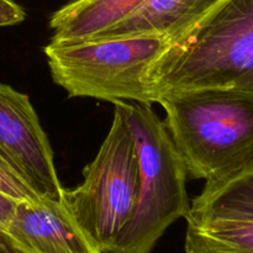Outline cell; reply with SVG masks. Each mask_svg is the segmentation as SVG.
Returning a JSON list of instances; mask_svg holds the SVG:
<instances>
[{"instance_id": "6da1fadb", "label": "cell", "mask_w": 253, "mask_h": 253, "mask_svg": "<svg viewBox=\"0 0 253 253\" xmlns=\"http://www.w3.org/2000/svg\"><path fill=\"white\" fill-rule=\"evenodd\" d=\"M157 103L188 177L220 179L253 157V94L207 88L162 94Z\"/></svg>"}, {"instance_id": "7a4b0ae2", "label": "cell", "mask_w": 253, "mask_h": 253, "mask_svg": "<svg viewBox=\"0 0 253 253\" xmlns=\"http://www.w3.org/2000/svg\"><path fill=\"white\" fill-rule=\"evenodd\" d=\"M253 76V0H220L169 41L152 67L156 98L232 88Z\"/></svg>"}, {"instance_id": "3957f363", "label": "cell", "mask_w": 253, "mask_h": 253, "mask_svg": "<svg viewBox=\"0 0 253 253\" xmlns=\"http://www.w3.org/2000/svg\"><path fill=\"white\" fill-rule=\"evenodd\" d=\"M114 105L135 137L140 185L135 214L108 253H151L168 227L189 214L188 175L165 121L150 104Z\"/></svg>"}, {"instance_id": "277c9868", "label": "cell", "mask_w": 253, "mask_h": 253, "mask_svg": "<svg viewBox=\"0 0 253 253\" xmlns=\"http://www.w3.org/2000/svg\"><path fill=\"white\" fill-rule=\"evenodd\" d=\"M169 41L158 36L49 42L43 48L52 79L69 96L157 103L150 73Z\"/></svg>"}, {"instance_id": "5b68a950", "label": "cell", "mask_w": 253, "mask_h": 253, "mask_svg": "<svg viewBox=\"0 0 253 253\" xmlns=\"http://www.w3.org/2000/svg\"><path fill=\"white\" fill-rule=\"evenodd\" d=\"M83 175L79 187L63 188V202L96 249L108 253L135 214L140 185L135 137L116 109L109 133Z\"/></svg>"}, {"instance_id": "8992f818", "label": "cell", "mask_w": 253, "mask_h": 253, "mask_svg": "<svg viewBox=\"0 0 253 253\" xmlns=\"http://www.w3.org/2000/svg\"><path fill=\"white\" fill-rule=\"evenodd\" d=\"M0 161L37 195L62 202L53 151L26 94L0 83Z\"/></svg>"}, {"instance_id": "52a82bcc", "label": "cell", "mask_w": 253, "mask_h": 253, "mask_svg": "<svg viewBox=\"0 0 253 253\" xmlns=\"http://www.w3.org/2000/svg\"><path fill=\"white\" fill-rule=\"evenodd\" d=\"M5 231L24 253H101L63 200L17 203Z\"/></svg>"}, {"instance_id": "ba28073f", "label": "cell", "mask_w": 253, "mask_h": 253, "mask_svg": "<svg viewBox=\"0 0 253 253\" xmlns=\"http://www.w3.org/2000/svg\"><path fill=\"white\" fill-rule=\"evenodd\" d=\"M219 1L220 0H145L130 16L88 40L158 36L170 41Z\"/></svg>"}, {"instance_id": "9c48e42d", "label": "cell", "mask_w": 253, "mask_h": 253, "mask_svg": "<svg viewBox=\"0 0 253 253\" xmlns=\"http://www.w3.org/2000/svg\"><path fill=\"white\" fill-rule=\"evenodd\" d=\"M143 2L145 0H74L52 14L51 42L85 41L130 16Z\"/></svg>"}, {"instance_id": "30bf717a", "label": "cell", "mask_w": 253, "mask_h": 253, "mask_svg": "<svg viewBox=\"0 0 253 253\" xmlns=\"http://www.w3.org/2000/svg\"><path fill=\"white\" fill-rule=\"evenodd\" d=\"M212 219L253 221V157L226 177L207 182L199 197L190 203L185 220Z\"/></svg>"}, {"instance_id": "8fae6325", "label": "cell", "mask_w": 253, "mask_h": 253, "mask_svg": "<svg viewBox=\"0 0 253 253\" xmlns=\"http://www.w3.org/2000/svg\"><path fill=\"white\" fill-rule=\"evenodd\" d=\"M185 253H253V221L187 220Z\"/></svg>"}, {"instance_id": "7c38bea8", "label": "cell", "mask_w": 253, "mask_h": 253, "mask_svg": "<svg viewBox=\"0 0 253 253\" xmlns=\"http://www.w3.org/2000/svg\"><path fill=\"white\" fill-rule=\"evenodd\" d=\"M0 192L19 203L36 202L42 199L1 161H0Z\"/></svg>"}, {"instance_id": "4fadbf2b", "label": "cell", "mask_w": 253, "mask_h": 253, "mask_svg": "<svg viewBox=\"0 0 253 253\" xmlns=\"http://www.w3.org/2000/svg\"><path fill=\"white\" fill-rule=\"evenodd\" d=\"M26 19V12L12 0H0V27L12 26Z\"/></svg>"}, {"instance_id": "5bb4252c", "label": "cell", "mask_w": 253, "mask_h": 253, "mask_svg": "<svg viewBox=\"0 0 253 253\" xmlns=\"http://www.w3.org/2000/svg\"><path fill=\"white\" fill-rule=\"evenodd\" d=\"M17 203L19 202L0 192V229H6L7 224L14 215Z\"/></svg>"}, {"instance_id": "9a60e30c", "label": "cell", "mask_w": 253, "mask_h": 253, "mask_svg": "<svg viewBox=\"0 0 253 253\" xmlns=\"http://www.w3.org/2000/svg\"><path fill=\"white\" fill-rule=\"evenodd\" d=\"M0 253H21L5 230L0 229Z\"/></svg>"}, {"instance_id": "2e32d148", "label": "cell", "mask_w": 253, "mask_h": 253, "mask_svg": "<svg viewBox=\"0 0 253 253\" xmlns=\"http://www.w3.org/2000/svg\"><path fill=\"white\" fill-rule=\"evenodd\" d=\"M232 88L241 89V90L249 91V93L253 94V76L250 77V78H247L246 81H244V82H242V83H240L239 85L232 86Z\"/></svg>"}, {"instance_id": "e0dca14e", "label": "cell", "mask_w": 253, "mask_h": 253, "mask_svg": "<svg viewBox=\"0 0 253 253\" xmlns=\"http://www.w3.org/2000/svg\"><path fill=\"white\" fill-rule=\"evenodd\" d=\"M20 251H21V250H20ZM21 253H24V252H22V251H21Z\"/></svg>"}]
</instances>
